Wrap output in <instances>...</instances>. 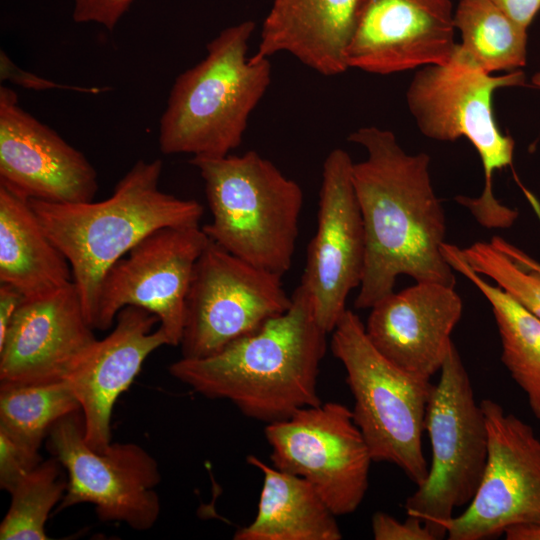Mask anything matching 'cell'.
I'll return each mask as SVG.
<instances>
[{
	"label": "cell",
	"instance_id": "obj_1",
	"mask_svg": "<svg viewBox=\"0 0 540 540\" xmlns=\"http://www.w3.org/2000/svg\"><path fill=\"white\" fill-rule=\"evenodd\" d=\"M348 141L367 153L352 167L366 240L354 307L372 308L394 292L400 275L455 287L454 269L442 253L446 219L432 185L430 156L407 153L392 131L376 126L357 129Z\"/></svg>",
	"mask_w": 540,
	"mask_h": 540
},
{
	"label": "cell",
	"instance_id": "obj_2",
	"mask_svg": "<svg viewBox=\"0 0 540 540\" xmlns=\"http://www.w3.org/2000/svg\"><path fill=\"white\" fill-rule=\"evenodd\" d=\"M291 298L286 312L217 353L181 357L169 366L171 376L267 424L320 404L318 376L328 333L318 324L312 297L302 283Z\"/></svg>",
	"mask_w": 540,
	"mask_h": 540
},
{
	"label": "cell",
	"instance_id": "obj_3",
	"mask_svg": "<svg viewBox=\"0 0 540 540\" xmlns=\"http://www.w3.org/2000/svg\"><path fill=\"white\" fill-rule=\"evenodd\" d=\"M160 159L138 160L104 200L51 203L29 199L45 232L70 263L93 327L103 276L137 243L164 227L199 225L203 206L160 189Z\"/></svg>",
	"mask_w": 540,
	"mask_h": 540
},
{
	"label": "cell",
	"instance_id": "obj_4",
	"mask_svg": "<svg viewBox=\"0 0 540 540\" xmlns=\"http://www.w3.org/2000/svg\"><path fill=\"white\" fill-rule=\"evenodd\" d=\"M254 30L251 20L223 29L206 56L176 78L160 119L162 153L220 157L241 144L271 83L269 58L248 56Z\"/></svg>",
	"mask_w": 540,
	"mask_h": 540
},
{
	"label": "cell",
	"instance_id": "obj_5",
	"mask_svg": "<svg viewBox=\"0 0 540 540\" xmlns=\"http://www.w3.org/2000/svg\"><path fill=\"white\" fill-rule=\"evenodd\" d=\"M190 163L204 182L212 220L202 228L209 239L256 267L281 277L288 272L304 202L299 184L253 150Z\"/></svg>",
	"mask_w": 540,
	"mask_h": 540
},
{
	"label": "cell",
	"instance_id": "obj_6",
	"mask_svg": "<svg viewBox=\"0 0 540 540\" xmlns=\"http://www.w3.org/2000/svg\"><path fill=\"white\" fill-rule=\"evenodd\" d=\"M331 334L330 348L345 369L353 417L373 461L395 465L420 485L429 468L422 436L433 384L378 352L352 310L345 311Z\"/></svg>",
	"mask_w": 540,
	"mask_h": 540
},
{
	"label": "cell",
	"instance_id": "obj_7",
	"mask_svg": "<svg viewBox=\"0 0 540 540\" xmlns=\"http://www.w3.org/2000/svg\"><path fill=\"white\" fill-rule=\"evenodd\" d=\"M525 83L521 70L494 76L467 58L458 43L451 59L417 69L407 91L408 109L420 132L427 138L451 142L466 138L476 149L484 170V187L476 198L464 204L476 220L494 223L506 206L493 194L496 171L513 163L515 143L498 127L492 109L494 93L501 88Z\"/></svg>",
	"mask_w": 540,
	"mask_h": 540
},
{
	"label": "cell",
	"instance_id": "obj_8",
	"mask_svg": "<svg viewBox=\"0 0 540 540\" xmlns=\"http://www.w3.org/2000/svg\"><path fill=\"white\" fill-rule=\"evenodd\" d=\"M439 373L425 418L431 464L404 504L406 514L422 520L435 540L446 537L454 511L472 500L488 453L484 413L455 344Z\"/></svg>",
	"mask_w": 540,
	"mask_h": 540
},
{
	"label": "cell",
	"instance_id": "obj_9",
	"mask_svg": "<svg viewBox=\"0 0 540 540\" xmlns=\"http://www.w3.org/2000/svg\"><path fill=\"white\" fill-rule=\"evenodd\" d=\"M281 278L210 240L195 264L186 299L182 357L213 355L286 312L292 298Z\"/></svg>",
	"mask_w": 540,
	"mask_h": 540
},
{
	"label": "cell",
	"instance_id": "obj_10",
	"mask_svg": "<svg viewBox=\"0 0 540 540\" xmlns=\"http://www.w3.org/2000/svg\"><path fill=\"white\" fill-rule=\"evenodd\" d=\"M264 434L272 466L308 481L336 516L358 509L374 461L351 409L321 402L267 424Z\"/></svg>",
	"mask_w": 540,
	"mask_h": 540
},
{
	"label": "cell",
	"instance_id": "obj_11",
	"mask_svg": "<svg viewBox=\"0 0 540 540\" xmlns=\"http://www.w3.org/2000/svg\"><path fill=\"white\" fill-rule=\"evenodd\" d=\"M47 447L67 472V489L57 511L80 503L94 505L101 521L150 529L160 514L155 490L161 477L157 461L135 443H111L104 451L85 441L80 412L59 420Z\"/></svg>",
	"mask_w": 540,
	"mask_h": 540
},
{
	"label": "cell",
	"instance_id": "obj_12",
	"mask_svg": "<svg viewBox=\"0 0 540 540\" xmlns=\"http://www.w3.org/2000/svg\"><path fill=\"white\" fill-rule=\"evenodd\" d=\"M480 404L488 434L486 464L472 500L446 524L449 540H486L540 525V438L498 402Z\"/></svg>",
	"mask_w": 540,
	"mask_h": 540
},
{
	"label": "cell",
	"instance_id": "obj_13",
	"mask_svg": "<svg viewBox=\"0 0 540 540\" xmlns=\"http://www.w3.org/2000/svg\"><path fill=\"white\" fill-rule=\"evenodd\" d=\"M210 239L199 225L160 228L113 264L101 281L93 328L110 329L126 306L154 314L170 346H179L195 264Z\"/></svg>",
	"mask_w": 540,
	"mask_h": 540
},
{
	"label": "cell",
	"instance_id": "obj_14",
	"mask_svg": "<svg viewBox=\"0 0 540 540\" xmlns=\"http://www.w3.org/2000/svg\"><path fill=\"white\" fill-rule=\"evenodd\" d=\"M353 161L333 149L322 166L317 229L307 247L301 282L316 320L331 333L345 313L350 292L360 287L366 255L365 229L352 180Z\"/></svg>",
	"mask_w": 540,
	"mask_h": 540
},
{
	"label": "cell",
	"instance_id": "obj_15",
	"mask_svg": "<svg viewBox=\"0 0 540 540\" xmlns=\"http://www.w3.org/2000/svg\"><path fill=\"white\" fill-rule=\"evenodd\" d=\"M0 183L29 199L51 203L92 201L97 172L85 155L0 87Z\"/></svg>",
	"mask_w": 540,
	"mask_h": 540
},
{
	"label": "cell",
	"instance_id": "obj_16",
	"mask_svg": "<svg viewBox=\"0 0 540 540\" xmlns=\"http://www.w3.org/2000/svg\"><path fill=\"white\" fill-rule=\"evenodd\" d=\"M72 281L24 298L0 344V387L64 381L97 340Z\"/></svg>",
	"mask_w": 540,
	"mask_h": 540
},
{
	"label": "cell",
	"instance_id": "obj_17",
	"mask_svg": "<svg viewBox=\"0 0 540 540\" xmlns=\"http://www.w3.org/2000/svg\"><path fill=\"white\" fill-rule=\"evenodd\" d=\"M451 0H368L346 50L348 68L388 75L453 56Z\"/></svg>",
	"mask_w": 540,
	"mask_h": 540
},
{
	"label": "cell",
	"instance_id": "obj_18",
	"mask_svg": "<svg viewBox=\"0 0 540 540\" xmlns=\"http://www.w3.org/2000/svg\"><path fill=\"white\" fill-rule=\"evenodd\" d=\"M164 345L169 342L158 318L126 306L118 312L112 331L96 340L65 378L80 404L84 437L91 448L104 451L111 444V415L117 399L147 357Z\"/></svg>",
	"mask_w": 540,
	"mask_h": 540
},
{
	"label": "cell",
	"instance_id": "obj_19",
	"mask_svg": "<svg viewBox=\"0 0 540 540\" xmlns=\"http://www.w3.org/2000/svg\"><path fill=\"white\" fill-rule=\"evenodd\" d=\"M463 301L455 287L416 282L393 292L370 308L366 335L386 359L431 379L440 371L461 319Z\"/></svg>",
	"mask_w": 540,
	"mask_h": 540
},
{
	"label": "cell",
	"instance_id": "obj_20",
	"mask_svg": "<svg viewBox=\"0 0 540 540\" xmlns=\"http://www.w3.org/2000/svg\"><path fill=\"white\" fill-rule=\"evenodd\" d=\"M368 0H274L257 57L286 52L323 76L345 72L346 50Z\"/></svg>",
	"mask_w": 540,
	"mask_h": 540
},
{
	"label": "cell",
	"instance_id": "obj_21",
	"mask_svg": "<svg viewBox=\"0 0 540 540\" xmlns=\"http://www.w3.org/2000/svg\"><path fill=\"white\" fill-rule=\"evenodd\" d=\"M72 281L69 261L45 232L29 198L0 183V283L28 298Z\"/></svg>",
	"mask_w": 540,
	"mask_h": 540
},
{
	"label": "cell",
	"instance_id": "obj_22",
	"mask_svg": "<svg viewBox=\"0 0 540 540\" xmlns=\"http://www.w3.org/2000/svg\"><path fill=\"white\" fill-rule=\"evenodd\" d=\"M248 464L263 474L255 519L234 534L235 540H340L331 511L305 479L269 466L254 455Z\"/></svg>",
	"mask_w": 540,
	"mask_h": 540
},
{
	"label": "cell",
	"instance_id": "obj_23",
	"mask_svg": "<svg viewBox=\"0 0 540 540\" xmlns=\"http://www.w3.org/2000/svg\"><path fill=\"white\" fill-rule=\"evenodd\" d=\"M442 253L454 271L465 276L489 302L501 341V361L540 419V319L497 285L475 272L460 247L444 242Z\"/></svg>",
	"mask_w": 540,
	"mask_h": 540
},
{
	"label": "cell",
	"instance_id": "obj_24",
	"mask_svg": "<svg viewBox=\"0 0 540 540\" xmlns=\"http://www.w3.org/2000/svg\"><path fill=\"white\" fill-rule=\"evenodd\" d=\"M454 27L458 49L483 71L513 72L527 61V28L488 0H459Z\"/></svg>",
	"mask_w": 540,
	"mask_h": 540
},
{
	"label": "cell",
	"instance_id": "obj_25",
	"mask_svg": "<svg viewBox=\"0 0 540 540\" xmlns=\"http://www.w3.org/2000/svg\"><path fill=\"white\" fill-rule=\"evenodd\" d=\"M77 412L65 381L0 387V432L34 453L59 420Z\"/></svg>",
	"mask_w": 540,
	"mask_h": 540
},
{
	"label": "cell",
	"instance_id": "obj_26",
	"mask_svg": "<svg viewBox=\"0 0 540 540\" xmlns=\"http://www.w3.org/2000/svg\"><path fill=\"white\" fill-rule=\"evenodd\" d=\"M64 467L54 456L41 461L10 492V507L0 524L1 540H45L46 522L67 489Z\"/></svg>",
	"mask_w": 540,
	"mask_h": 540
},
{
	"label": "cell",
	"instance_id": "obj_27",
	"mask_svg": "<svg viewBox=\"0 0 540 540\" xmlns=\"http://www.w3.org/2000/svg\"><path fill=\"white\" fill-rule=\"evenodd\" d=\"M460 253L475 272L494 280L540 319V275L518 266L490 241L475 242Z\"/></svg>",
	"mask_w": 540,
	"mask_h": 540
},
{
	"label": "cell",
	"instance_id": "obj_28",
	"mask_svg": "<svg viewBox=\"0 0 540 540\" xmlns=\"http://www.w3.org/2000/svg\"><path fill=\"white\" fill-rule=\"evenodd\" d=\"M39 453H34L0 432V487L11 492L16 484L40 462Z\"/></svg>",
	"mask_w": 540,
	"mask_h": 540
},
{
	"label": "cell",
	"instance_id": "obj_29",
	"mask_svg": "<svg viewBox=\"0 0 540 540\" xmlns=\"http://www.w3.org/2000/svg\"><path fill=\"white\" fill-rule=\"evenodd\" d=\"M371 529L375 540H435L424 522L410 515L400 521L385 512H376Z\"/></svg>",
	"mask_w": 540,
	"mask_h": 540
},
{
	"label": "cell",
	"instance_id": "obj_30",
	"mask_svg": "<svg viewBox=\"0 0 540 540\" xmlns=\"http://www.w3.org/2000/svg\"><path fill=\"white\" fill-rule=\"evenodd\" d=\"M76 23H97L113 30L134 0H73Z\"/></svg>",
	"mask_w": 540,
	"mask_h": 540
},
{
	"label": "cell",
	"instance_id": "obj_31",
	"mask_svg": "<svg viewBox=\"0 0 540 540\" xmlns=\"http://www.w3.org/2000/svg\"><path fill=\"white\" fill-rule=\"evenodd\" d=\"M0 74H1L2 80H9L11 82L16 83L17 85H21L26 88H32V89H38V90L51 89V88H63V89L78 90V91L87 92V93L101 92V89L99 88H89V87L84 88L80 86L60 85L58 83L49 81L45 78H41L39 76L31 74L17 67L3 51H1L0 53Z\"/></svg>",
	"mask_w": 540,
	"mask_h": 540
},
{
	"label": "cell",
	"instance_id": "obj_32",
	"mask_svg": "<svg viewBox=\"0 0 540 540\" xmlns=\"http://www.w3.org/2000/svg\"><path fill=\"white\" fill-rule=\"evenodd\" d=\"M24 298V295L16 287L0 283V344L4 341L10 324Z\"/></svg>",
	"mask_w": 540,
	"mask_h": 540
},
{
	"label": "cell",
	"instance_id": "obj_33",
	"mask_svg": "<svg viewBox=\"0 0 540 540\" xmlns=\"http://www.w3.org/2000/svg\"><path fill=\"white\" fill-rule=\"evenodd\" d=\"M515 22L529 28L540 10V0H488Z\"/></svg>",
	"mask_w": 540,
	"mask_h": 540
},
{
	"label": "cell",
	"instance_id": "obj_34",
	"mask_svg": "<svg viewBox=\"0 0 540 540\" xmlns=\"http://www.w3.org/2000/svg\"><path fill=\"white\" fill-rule=\"evenodd\" d=\"M490 242L494 247L507 255L521 268L540 275V262L531 257L529 254H527L520 248L516 247L515 245L506 241L500 236H493Z\"/></svg>",
	"mask_w": 540,
	"mask_h": 540
},
{
	"label": "cell",
	"instance_id": "obj_35",
	"mask_svg": "<svg viewBox=\"0 0 540 540\" xmlns=\"http://www.w3.org/2000/svg\"><path fill=\"white\" fill-rule=\"evenodd\" d=\"M504 537L506 540H540V525L512 528Z\"/></svg>",
	"mask_w": 540,
	"mask_h": 540
},
{
	"label": "cell",
	"instance_id": "obj_36",
	"mask_svg": "<svg viewBox=\"0 0 540 540\" xmlns=\"http://www.w3.org/2000/svg\"><path fill=\"white\" fill-rule=\"evenodd\" d=\"M532 83L540 89V70L532 76Z\"/></svg>",
	"mask_w": 540,
	"mask_h": 540
}]
</instances>
